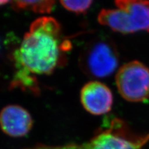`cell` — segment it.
I'll list each match as a JSON object with an SVG mask.
<instances>
[{
    "mask_svg": "<svg viewBox=\"0 0 149 149\" xmlns=\"http://www.w3.org/2000/svg\"><path fill=\"white\" fill-rule=\"evenodd\" d=\"M65 43L59 22L51 17H42L31 24L19 48L15 52L17 68L15 84L33 85L31 74H50L64 61Z\"/></svg>",
    "mask_w": 149,
    "mask_h": 149,
    "instance_id": "1",
    "label": "cell"
},
{
    "mask_svg": "<svg viewBox=\"0 0 149 149\" xmlns=\"http://www.w3.org/2000/svg\"><path fill=\"white\" fill-rule=\"evenodd\" d=\"M148 141L149 134L133 133L124 122L115 118L85 142L56 146L37 144L26 149H141Z\"/></svg>",
    "mask_w": 149,
    "mask_h": 149,
    "instance_id": "2",
    "label": "cell"
},
{
    "mask_svg": "<svg viewBox=\"0 0 149 149\" xmlns=\"http://www.w3.org/2000/svg\"><path fill=\"white\" fill-rule=\"evenodd\" d=\"M115 3L117 8L100 11L99 23L123 34L149 31L148 1L120 0Z\"/></svg>",
    "mask_w": 149,
    "mask_h": 149,
    "instance_id": "3",
    "label": "cell"
},
{
    "mask_svg": "<svg viewBox=\"0 0 149 149\" xmlns=\"http://www.w3.org/2000/svg\"><path fill=\"white\" fill-rule=\"evenodd\" d=\"M118 65L117 48L108 37L97 36L91 40L79 54V68L91 77H109L116 70Z\"/></svg>",
    "mask_w": 149,
    "mask_h": 149,
    "instance_id": "4",
    "label": "cell"
},
{
    "mask_svg": "<svg viewBox=\"0 0 149 149\" xmlns=\"http://www.w3.org/2000/svg\"><path fill=\"white\" fill-rule=\"evenodd\" d=\"M115 83L120 95L128 102H145L149 97V68L138 61L121 66Z\"/></svg>",
    "mask_w": 149,
    "mask_h": 149,
    "instance_id": "5",
    "label": "cell"
},
{
    "mask_svg": "<svg viewBox=\"0 0 149 149\" xmlns=\"http://www.w3.org/2000/svg\"><path fill=\"white\" fill-rule=\"evenodd\" d=\"M80 100L84 109L91 114L102 115L111 110L113 97L107 85L98 81H91L81 88Z\"/></svg>",
    "mask_w": 149,
    "mask_h": 149,
    "instance_id": "6",
    "label": "cell"
},
{
    "mask_svg": "<svg viewBox=\"0 0 149 149\" xmlns=\"http://www.w3.org/2000/svg\"><path fill=\"white\" fill-rule=\"evenodd\" d=\"M33 119L25 109L18 105H8L0 112V128L13 137H21L33 127Z\"/></svg>",
    "mask_w": 149,
    "mask_h": 149,
    "instance_id": "7",
    "label": "cell"
},
{
    "mask_svg": "<svg viewBox=\"0 0 149 149\" xmlns=\"http://www.w3.org/2000/svg\"><path fill=\"white\" fill-rule=\"evenodd\" d=\"M15 10H29L36 13H50L53 10L55 1L39 0V1H14L11 2Z\"/></svg>",
    "mask_w": 149,
    "mask_h": 149,
    "instance_id": "8",
    "label": "cell"
},
{
    "mask_svg": "<svg viewBox=\"0 0 149 149\" xmlns=\"http://www.w3.org/2000/svg\"><path fill=\"white\" fill-rule=\"evenodd\" d=\"M60 3L67 10L79 14L86 12L93 3V1H60Z\"/></svg>",
    "mask_w": 149,
    "mask_h": 149,
    "instance_id": "9",
    "label": "cell"
},
{
    "mask_svg": "<svg viewBox=\"0 0 149 149\" xmlns=\"http://www.w3.org/2000/svg\"><path fill=\"white\" fill-rule=\"evenodd\" d=\"M10 1H0V6H3L4 4H6V3H10Z\"/></svg>",
    "mask_w": 149,
    "mask_h": 149,
    "instance_id": "10",
    "label": "cell"
}]
</instances>
